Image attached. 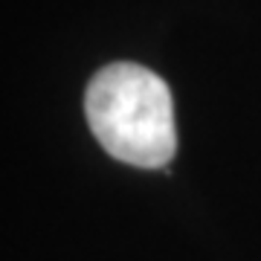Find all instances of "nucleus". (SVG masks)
Listing matches in <instances>:
<instances>
[{
    "label": "nucleus",
    "mask_w": 261,
    "mask_h": 261,
    "mask_svg": "<svg viewBox=\"0 0 261 261\" xmlns=\"http://www.w3.org/2000/svg\"><path fill=\"white\" fill-rule=\"evenodd\" d=\"M84 116L96 142L119 163L163 168L177 151L168 84L134 61L108 64L90 79Z\"/></svg>",
    "instance_id": "nucleus-1"
}]
</instances>
